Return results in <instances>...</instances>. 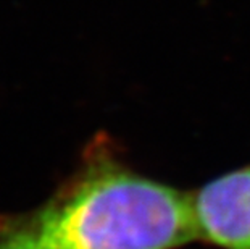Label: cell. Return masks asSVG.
Wrapping results in <instances>:
<instances>
[{
  "mask_svg": "<svg viewBox=\"0 0 250 249\" xmlns=\"http://www.w3.org/2000/svg\"><path fill=\"white\" fill-rule=\"evenodd\" d=\"M17 224L37 249H176L197 238L192 201L123 165L105 142L41 210Z\"/></svg>",
  "mask_w": 250,
  "mask_h": 249,
  "instance_id": "obj_1",
  "label": "cell"
},
{
  "mask_svg": "<svg viewBox=\"0 0 250 249\" xmlns=\"http://www.w3.org/2000/svg\"><path fill=\"white\" fill-rule=\"evenodd\" d=\"M197 238L223 249H250V165L190 194Z\"/></svg>",
  "mask_w": 250,
  "mask_h": 249,
  "instance_id": "obj_2",
  "label": "cell"
},
{
  "mask_svg": "<svg viewBox=\"0 0 250 249\" xmlns=\"http://www.w3.org/2000/svg\"><path fill=\"white\" fill-rule=\"evenodd\" d=\"M0 249H37L18 224L7 225L0 235Z\"/></svg>",
  "mask_w": 250,
  "mask_h": 249,
  "instance_id": "obj_3",
  "label": "cell"
}]
</instances>
